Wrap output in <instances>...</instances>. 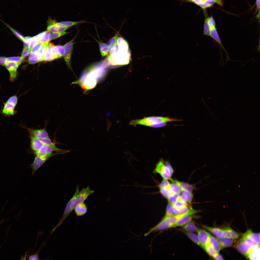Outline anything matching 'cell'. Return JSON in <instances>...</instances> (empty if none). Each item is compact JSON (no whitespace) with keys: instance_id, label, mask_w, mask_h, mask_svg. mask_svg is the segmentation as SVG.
Masks as SVG:
<instances>
[{"instance_id":"4dcf8cb0","label":"cell","mask_w":260,"mask_h":260,"mask_svg":"<svg viewBox=\"0 0 260 260\" xmlns=\"http://www.w3.org/2000/svg\"><path fill=\"white\" fill-rule=\"evenodd\" d=\"M182 227L184 230L189 232H197L199 229L194 223L191 221L182 226Z\"/></svg>"},{"instance_id":"f546056e","label":"cell","mask_w":260,"mask_h":260,"mask_svg":"<svg viewBox=\"0 0 260 260\" xmlns=\"http://www.w3.org/2000/svg\"><path fill=\"white\" fill-rule=\"evenodd\" d=\"M47 146L44 144L38 150L34 151L36 156H39L42 158L47 160L49 158L47 155Z\"/></svg>"},{"instance_id":"7c38bea8","label":"cell","mask_w":260,"mask_h":260,"mask_svg":"<svg viewBox=\"0 0 260 260\" xmlns=\"http://www.w3.org/2000/svg\"><path fill=\"white\" fill-rule=\"evenodd\" d=\"M252 247L246 243L242 239L237 243L236 246L237 250L240 253L246 256Z\"/></svg>"},{"instance_id":"d6986e66","label":"cell","mask_w":260,"mask_h":260,"mask_svg":"<svg viewBox=\"0 0 260 260\" xmlns=\"http://www.w3.org/2000/svg\"><path fill=\"white\" fill-rule=\"evenodd\" d=\"M260 245L252 247L246 256L250 260H258L260 258Z\"/></svg>"},{"instance_id":"4316f807","label":"cell","mask_w":260,"mask_h":260,"mask_svg":"<svg viewBox=\"0 0 260 260\" xmlns=\"http://www.w3.org/2000/svg\"><path fill=\"white\" fill-rule=\"evenodd\" d=\"M88 22H89L86 21L85 20L77 21H67L59 22H57L56 21L55 22V24L57 25L64 27H71L72 26L79 24Z\"/></svg>"},{"instance_id":"3957f363","label":"cell","mask_w":260,"mask_h":260,"mask_svg":"<svg viewBox=\"0 0 260 260\" xmlns=\"http://www.w3.org/2000/svg\"><path fill=\"white\" fill-rule=\"evenodd\" d=\"M130 57L129 51L125 52L119 49L117 52L110 55L109 58L112 65H124L129 64Z\"/></svg>"},{"instance_id":"9a60e30c","label":"cell","mask_w":260,"mask_h":260,"mask_svg":"<svg viewBox=\"0 0 260 260\" xmlns=\"http://www.w3.org/2000/svg\"><path fill=\"white\" fill-rule=\"evenodd\" d=\"M29 132L34 136L39 139L46 138L49 137L46 128L41 129H32L27 128Z\"/></svg>"},{"instance_id":"6125c7cd","label":"cell","mask_w":260,"mask_h":260,"mask_svg":"<svg viewBox=\"0 0 260 260\" xmlns=\"http://www.w3.org/2000/svg\"><path fill=\"white\" fill-rule=\"evenodd\" d=\"M6 58L4 57L0 56V65L5 66L6 65L5 60Z\"/></svg>"},{"instance_id":"60d3db41","label":"cell","mask_w":260,"mask_h":260,"mask_svg":"<svg viewBox=\"0 0 260 260\" xmlns=\"http://www.w3.org/2000/svg\"><path fill=\"white\" fill-rule=\"evenodd\" d=\"M206 252L210 256L213 257L217 253L209 244H208L203 247Z\"/></svg>"},{"instance_id":"be15d7a7","label":"cell","mask_w":260,"mask_h":260,"mask_svg":"<svg viewBox=\"0 0 260 260\" xmlns=\"http://www.w3.org/2000/svg\"><path fill=\"white\" fill-rule=\"evenodd\" d=\"M257 8L259 10L260 9V0H256Z\"/></svg>"},{"instance_id":"d6a6232c","label":"cell","mask_w":260,"mask_h":260,"mask_svg":"<svg viewBox=\"0 0 260 260\" xmlns=\"http://www.w3.org/2000/svg\"><path fill=\"white\" fill-rule=\"evenodd\" d=\"M170 181H171L172 183L170 184L169 189L171 193L180 194L181 189L180 186L176 182V180L172 179Z\"/></svg>"},{"instance_id":"681fc988","label":"cell","mask_w":260,"mask_h":260,"mask_svg":"<svg viewBox=\"0 0 260 260\" xmlns=\"http://www.w3.org/2000/svg\"><path fill=\"white\" fill-rule=\"evenodd\" d=\"M31 52V49L29 47H24L21 54V57L23 59L28 56Z\"/></svg>"},{"instance_id":"f1b7e54d","label":"cell","mask_w":260,"mask_h":260,"mask_svg":"<svg viewBox=\"0 0 260 260\" xmlns=\"http://www.w3.org/2000/svg\"><path fill=\"white\" fill-rule=\"evenodd\" d=\"M50 32L47 30L43 32L38 39L39 41L42 43L48 45L50 41Z\"/></svg>"},{"instance_id":"7bdbcfd3","label":"cell","mask_w":260,"mask_h":260,"mask_svg":"<svg viewBox=\"0 0 260 260\" xmlns=\"http://www.w3.org/2000/svg\"><path fill=\"white\" fill-rule=\"evenodd\" d=\"M24 59L21 57H12L6 58L5 62L6 63L10 62H14L21 64Z\"/></svg>"},{"instance_id":"c3c4849f","label":"cell","mask_w":260,"mask_h":260,"mask_svg":"<svg viewBox=\"0 0 260 260\" xmlns=\"http://www.w3.org/2000/svg\"><path fill=\"white\" fill-rule=\"evenodd\" d=\"M186 205H187L180 199L172 205L173 207L178 209H180Z\"/></svg>"},{"instance_id":"ee69618b","label":"cell","mask_w":260,"mask_h":260,"mask_svg":"<svg viewBox=\"0 0 260 260\" xmlns=\"http://www.w3.org/2000/svg\"><path fill=\"white\" fill-rule=\"evenodd\" d=\"M211 30V27L206 19L205 20L204 29L203 34L204 35L208 36H210Z\"/></svg>"},{"instance_id":"f907efd6","label":"cell","mask_w":260,"mask_h":260,"mask_svg":"<svg viewBox=\"0 0 260 260\" xmlns=\"http://www.w3.org/2000/svg\"><path fill=\"white\" fill-rule=\"evenodd\" d=\"M242 239L246 243L251 247H255L260 245V244H258L247 238L243 237Z\"/></svg>"},{"instance_id":"8d00e7d4","label":"cell","mask_w":260,"mask_h":260,"mask_svg":"<svg viewBox=\"0 0 260 260\" xmlns=\"http://www.w3.org/2000/svg\"><path fill=\"white\" fill-rule=\"evenodd\" d=\"M180 199V194L173 193H171L167 198L168 203L172 205Z\"/></svg>"},{"instance_id":"f35d334b","label":"cell","mask_w":260,"mask_h":260,"mask_svg":"<svg viewBox=\"0 0 260 260\" xmlns=\"http://www.w3.org/2000/svg\"><path fill=\"white\" fill-rule=\"evenodd\" d=\"M174 210V208L172 204L168 203L166 209L165 217L173 216L176 215Z\"/></svg>"},{"instance_id":"cb8c5ba5","label":"cell","mask_w":260,"mask_h":260,"mask_svg":"<svg viewBox=\"0 0 260 260\" xmlns=\"http://www.w3.org/2000/svg\"><path fill=\"white\" fill-rule=\"evenodd\" d=\"M209 244L217 253H219L221 248L220 244L217 238L210 234Z\"/></svg>"},{"instance_id":"d590c367","label":"cell","mask_w":260,"mask_h":260,"mask_svg":"<svg viewBox=\"0 0 260 260\" xmlns=\"http://www.w3.org/2000/svg\"><path fill=\"white\" fill-rule=\"evenodd\" d=\"M185 234L194 243L200 246V244L197 235L192 232H185Z\"/></svg>"},{"instance_id":"6f0895ef","label":"cell","mask_w":260,"mask_h":260,"mask_svg":"<svg viewBox=\"0 0 260 260\" xmlns=\"http://www.w3.org/2000/svg\"><path fill=\"white\" fill-rule=\"evenodd\" d=\"M39 250L36 252L34 254L29 255L28 259L29 260H39Z\"/></svg>"},{"instance_id":"6da1fadb","label":"cell","mask_w":260,"mask_h":260,"mask_svg":"<svg viewBox=\"0 0 260 260\" xmlns=\"http://www.w3.org/2000/svg\"><path fill=\"white\" fill-rule=\"evenodd\" d=\"M104 74V70L103 69H93L87 72H84L78 80L72 84L77 83L83 89H90L96 86L98 81L103 77Z\"/></svg>"},{"instance_id":"db71d44e","label":"cell","mask_w":260,"mask_h":260,"mask_svg":"<svg viewBox=\"0 0 260 260\" xmlns=\"http://www.w3.org/2000/svg\"><path fill=\"white\" fill-rule=\"evenodd\" d=\"M33 39L32 37L27 36L25 37L23 42L24 47H29L30 43Z\"/></svg>"},{"instance_id":"91938a15","label":"cell","mask_w":260,"mask_h":260,"mask_svg":"<svg viewBox=\"0 0 260 260\" xmlns=\"http://www.w3.org/2000/svg\"><path fill=\"white\" fill-rule=\"evenodd\" d=\"M39 42V41L38 39H33L30 43L29 47L31 49L34 46Z\"/></svg>"},{"instance_id":"7402d4cb","label":"cell","mask_w":260,"mask_h":260,"mask_svg":"<svg viewBox=\"0 0 260 260\" xmlns=\"http://www.w3.org/2000/svg\"><path fill=\"white\" fill-rule=\"evenodd\" d=\"M243 237L247 238L257 243L260 244L259 233H254L251 230H249L244 234Z\"/></svg>"},{"instance_id":"5bb4252c","label":"cell","mask_w":260,"mask_h":260,"mask_svg":"<svg viewBox=\"0 0 260 260\" xmlns=\"http://www.w3.org/2000/svg\"><path fill=\"white\" fill-rule=\"evenodd\" d=\"M48 160L36 156L33 162L31 164L32 174L33 175L35 172Z\"/></svg>"},{"instance_id":"f6af8a7d","label":"cell","mask_w":260,"mask_h":260,"mask_svg":"<svg viewBox=\"0 0 260 260\" xmlns=\"http://www.w3.org/2000/svg\"><path fill=\"white\" fill-rule=\"evenodd\" d=\"M18 96L15 95L10 97L6 102L16 107L18 103Z\"/></svg>"},{"instance_id":"bcb514c9","label":"cell","mask_w":260,"mask_h":260,"mask_svg":"<svg viewBox=\"0 0 260 260\" xmlns=\"http://www.w3.org/2000/svg\"><path fill=\"white\" fill-rule=\"evenodd\" d=\"M160 192L162 196L166 198H167L171 193L169 188H159Z\"/></svg>"},{"instance_id":"4fadbf2b","label":"cell","mask_w":260,"mask_h":260,"mask_svg":"<svg viewBox=\"0 0 260 260\" xmlns=\"http://www.w3.org/2000/svg\"><path fill=\"white\" fill-rule=\"evenodd\" d=\"M31 139L30 147L34 151L39 150L44 144L40 139L33 136L29 132Z\"/></svg>"},{"instance_id":"ba28073f","label":"cell","mask_w":260,"mask_h":260,"mask_svg":"<svg viewBox=\"0 0 260 260\" xmlns=\"http://www.w3.org/2000/svg\"><path fill=\"white\" fill-rule=\"evenodd\" d=\"M94 191L91 190L89 187L83 188L79 192L77 196L74 206V209L78 205L84 202V201L91 195L93 193Z\"/></svg>"},{"instance_id":"b9f144b4","label":"cell","mask_w":260,"mask_h":260,"mask_svg":"<svg viewBox=\"0 0 260 260\" xmlns=\"http://www.w3.org/2000/svg\"><path fill=\"white\" fill-rule=\"evenodd\" d=\"M118 37V33L116 34L110 40L108 44L109 49L112 48L117 44Z\"/></svg>"},{"instance_id":"2e32d148","label":"cell","mask_w":260,"mask_h":260,"mask_svg":"<svg viewBox=\"0 0 260 260\" xmlns=\"http://www.w3.org/2000/svg\"><path fill=\"white\" fill-rule=\"evenodd\" d=\"M180 195V199L186 204L188 206L191 204L193 199L192 193L181 189Z\"/></svg>"},{"instance_id":"277c9868","label":"cell","mask_w":260,"mask_h":260,"mask_svg":"<svg viewBox=\"0 0 260 260\" xmlns=\"http://www.w3.org/2000/svg\"><path fill=\"white\" fill-rule=\"evenodd\" d=\"M79 192L78 187L77 186L74 195L68 203L62 217L58 223L52 229L51 234H52L55 229L60 226L64 220L74 209V205Z\"/></svg>"},{"instance_id":"f5cc1de1","label":"cell","mask_w":260,"mask_h":260,"mask_svg":"<svg viewBox=\"0 0 260 260\" xmlns=\"http://www.w3.org/2000/svg\"><path fill=\"white\" fill-rule=\"evenodd\" d=\"M170 184L169 181L167 180L163 179L158 185L159 188H169Z\"/></svg>"},{"instance_id":"52a82bcc","label":"cell","mask_w":260,"mask_h":260,"mask_svg":"<svg viewBox=\"0 0 260 260\" xmlns=\"http://www.w3.org/2000/svg\"><path fill=\"white\" fill-rule=\"evenodd\" d=\"M21 64L14 62H10L6 63L5 66L9 72L10 81L13 82L17 79L18 75L17 69Z\"/></svg>"},{"instance_id":"44dd1931","label":"cell","mask_w":260,"mask_h":260,"mask_svg":"<svg viewBox=\"0 0 260 260\" xmlns=\"http://www.w3.org/2000/svg\"><path fill=\"white\" fill-rule=\"evenodd\" d=\"M203 227L217 237H224L223 229L217 227H212L204 225Z\"/></svg>"},{"instance_id":"8fae6325","label":"cell","mask_w":260,"mask_h":260,"mask_svg":"<svg viewBox=\"0 0 260 260\" xmlns=\"http://www.w3.org/2000/svg\"><path fill=\"white\" fill-rule=\"evenodd\" d=\"M56 20L50 19L48 21V25L47 30L52 32H64L71 27H64L57 25L55 24Z\"/></svg>"},{"instance_id":"680465c9","label":"cell","mask_w":260,"mask_h":260,"mask_svg":"<svg viewBox=\"0 0 260 260\" xmlns=\"http://www.w3.org/2000/svg\"><path fill=\"white\" fill-rule=\"evenodd\" d=\"M164 163L165 165L169 170L170 175L171 176H172L174 172V171L172 166L168 162H164Z\"/></svg>"},{"instance_id":"e0dca14e","label":"cell","mask_w":260,"mask_h":260,"mask_svg":"<svg viewBox=\"0 0 260 260\" xmlns=\"http://www.w3.org/2000/svg\"><path fill=\"white\" fill-rule=\"evenodd\" d=\"M53 54L55 59L63 56L64 53V46H54L52 48Z\"/></svg>"},{"instance_id":"e575fe53","label":"cell","mask_w":260,"mask_h":260,"mask_svg":"<svg viewBox=\"0 0 260 260\" xmlns=\"http://www.w3.org/2000/svg\"><path fill=\"white\" fill-rule=\"evenodd\" d=\"M99 44L100 51L103 57L106 56L109 52V49L108 45L106 43L103 42L98 41Z\"/></svg>"},{"instance_id":"11a10c76","label":"cell","mask_w":260,"mask_h":260,"mask_svg":"<svg viewBox=\"0 0 260 260\" xmlns=\"http://www.w3.org/2000/svg\"><path fill=\"white\" fill-rule=\"evenodd\" d=\"M41 44L42 43L41 42H39L35 45L31 49V53L36 52H37L40 48Z\"/></svg>"},{"instance_id":"484cf974","label":"cell","mask_w":260,"mask_h":260,"mask_svg":"<svg viewBox=\"0 0 260 260\" xmlns=\"http://www.w3.org/2000/svg\"><path fill=\"white\" fill-rule=\"evenodd\" d=\"M193 217L192 215L185 216L179 219L172 227H176L182 226L191 221Z\"/></svg>"},{"instance_id":"ab89813d","label":"cell","mask_w":260,"mask_h":260,"mask_svg":"<svg viewBox=\"0 0 260 260\" xmlns=\"http://www.w3.org/2000/svg\"><path fill=\"white\" fill-rule=\"evenodd\" d=\"M0 20L4 23L13 32V33L19 39H20L21 41H23L24 40L25 38V37H24L22 35H21L20 33L18 31H16L15 29H14L13 28L10 26L6 24L5 22H4L2 20H1L0 19Z\"/></svg>"},{"instance_id":"94428289","label":"cell","mask_w":260,"mask_h":260,"mask_svg":"<svg viewBox=\"0 0 260 260\" xmlns=\"http://www.w3.org/2000/svg\"><path fill=\"white\" fill-rule=\"evenodd\" d=\"M214 259L215 260H223L224 258L219 253H217L213 257Z\"/></svg>"},{"instance_id":"9c48e42d","label":"cell","mask_w":260,"mask_h":260,"mask_svg":"<svg viewBox=\"0 0 260 260\" xmlns=\"http://www.w3.org/2000/svg\"><path fill=\"white\" fill-rule=\"evenodd\" d=\"M15 106L6 102L3 103V106L0 110V113L6 117H10L14 115L17 112Z\"/></svg>"},{"instance_id":"74e56055","label":"cell","mask_w":260,"mask_h":260,"mask_svg":"<svg viewBox=\"0 0 260 260\" xmlns=\"http://www.w3.org/2000/svg\"><path fill=\"white\" fill-rule=\"evenodd\" d=\"M30 64H34L39 62L38 55L37 52L31 53L28 60Z\"/></svg>"},{"instance_id":"e7e4bbea","label":"cell","mask_w":260,"mask_h":260,"mask_svg":"<svg viewBox=\"0 0 260 260\" xmlns=\"http://www.w3.org/2000/svg\"><path fill=\"white\" fill-rule=\"evenodd\" d=\"M43 33V32L37 35H36V36L32 37L33 39H38L39 38L42 34Z\"/></svg>"},{"instance_id":"9f6ffc18","label":"cell","mask_w":260,"mask_h":260,"mask_svg":"<svg viewBox=\"0 0 260 260\" xmlns=\"http://www.w3.org/2000/svg\"><path fill=\"white\" fill-rule=\"evenodd\" d=\"M206 19L209 24L211 28L216 27L215 21L212 17H208L206 18Z\"/></svg>"},{"instance_id":"83f0119b","label":"cell","mask_w":260,"mask_h":260,"mask_svg":"<svg viewBox=\"0 0 260 260\" xmlns=\"http://www.w3.org/2000/svg\"><path fill=\"white\" fill-rule=\"evenodd\" d=\"M54 45L52 43H49L48 46L47 50L46 52L44 61H50L55 59L53 54L52 48Z\"/></svg>"},{"instance_id":"ffe728a7","label":"cell","mask_w":260,"mask_h":260,"mask_svg":"<svg viewBox=\"0 0 260 260\" xmlns=\"http://www.w3.org/2000/svg\"><path fill=\"white\" fill-rule=\"evenodd\" d=\"M75 212L77 216H82L86 213L87 207L84 202L78 205L74 208Z\"/></svg>"},{"instance_id":"836d02e7","label":"cell","mask_w":260,"mask_h":260,"mask_svg":"<svg viewBox=\"0 0 260 260\" xmlns=\"http://www.w3.org/2000/svg\"><path fill=\"white\" fill-rule=\"evenodd\" d=\"M176 181L180 186L181 189H184L189 192L192 193V192L194 189V185L176 180Z\"/></svg>"},{"instance_id":"816d5d0a","label":"cell","mask_w":260,"mask_h":260,"mask_svg":"<svg viewBox=\"0 0 260 260\" xmlns=\"http://www.w3.org/2000/svg\"><path fill=\"white\" fill-rule=\"evenodd\" d=\"M39 139L44 144H45L47 146L51 147H53L55 146L49 137L46 138Z\"/></svg>"},{"instance_id":"5b68a950","label":"cell","mask_w":260,"mask_h":260,"mask_svg":"<svg viewBox=\"0 0 260 260\" xmlns=\"http://www.w3.org/2000/svg\"><path fill=\"white\" fill-rule=\"evenodd\" d=\"M153 172L154 173H158L160 175L163 179L169 180L172 179V176L170 175L169 170L165 165L164 160L161 159L156 164Z\"/></svg>"},{"instance_id":"8992f818","label":"cell","mask_w":260,"mask_h":260,"mask_svg":"<svg viewBox=\"0 0 260 260\" xmlns=\"http://www.w3.org/2000/svg\"><path fill=\"white\" fill-rule=\"evenodd\" d=\"M76 36L70 41L64 45V53L63 56L66 64L68 67L72 70L71 65V55L73 49V45Z\"/></svg>"},{"instance_id":"30bf717a","label":"cell","mask_w":260,"mask_h":260,"mask_svg":"<svg viewBox=\"0 0 260 260\" xmlns=\"http://www.w3.org/2000/svg\"><path fill=\"white\" fill-rule=\"evenodd\" d=\"M197 232L201 246L203 248L206 245L208 244L210 234L205 230L202 229H199Z\"/></svg>"},{"instance_id":"7dc6e473","label":"cell","mask_w":260,"mask_h":260,"mask_svg":"<svg viewBox=\"0 0 260 260\" xmlns=\"http://www.w3.org/2000/svg\"><path fill=\"white\" fill-rule=\"evenodd\" d=\"M67 33L68 32L64 31L61 32L51 33H50V41L58 38Z\"/></svg>"},{"instance_id":"7a4b0ae2","label":"cell","mask_w":260,"mask_h":260,"mask_svg":"<svg viewBox=\"0 0 260 260\" xmlns=\"http://www.w3.org/2000/svg\"><path fill=\"white\" fill-rule=\"evenodd\" d=\"M181 120L179 119L167 117L152 116L145 117L140 119L132 120L130 122L129 124L135 126L139 125L152 127L157 124Z\"/></svg>"},{"instance_id":"ac0fdd59","label":"cell","mask_w":260,"mask_h":260,"mask_svg":"<svg viewBox=\"0 0 260 260\" xmlns=\"http://www.w3.org/2000/svg\"><path fill=\"white\" fill-rule=\"evenodd\" d=\"M224 237L232 239L238 238L239 234L230 227H226L223 229Z\"/></svg>"},{"instance_id":"603a6c76","label":"cell","mask_w":260,"mask_h":260,"mask_svg":"<svg viewBox=\"0 0 260 260\" xmlns=\"http://www.w3.org/2000/svg\"><path fill=\"white\" fill-rule=\"evenodd\" d=\"M210 36L219 44L220 46L226 52L228 57V54L223 46L216 27L211 28Z\"/></svg>"},{"instance_id":"1f68e13d","label":"cell","mask_w":260,"mask_h":260,"mask_svg":"<svg viewBox=\"0 0 260 260\" xmlns=\"http://www.w3.org/2000/svg\"><path fill=\"white\" fill-rule=\"evenodd\" d=\"M48 45L42 43L39 51L37 52L39 58V62L44 61L45 55L47 50Z\"/></svg>"},{"instance_id":"d4e9b609","label":"cell","mask_w":260,"mask_h":260,"mask_svg":"<svg viewBox=\"0 0 260 260\" xmlns=\"http://www.w3.org/2000/svg\"><path fill=\"white\" fill-rule=\"evenodd\" d=\"M217 239L220 244L221 248L229 247L233 244V242L232 239L224 237H217Z\"/></svg>"}]
</instances>
